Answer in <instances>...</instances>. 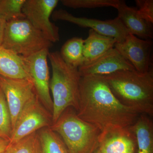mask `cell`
Instances as JSON below:
<instances>
[{
    "label": "cell",
    "mask_w": 153,
    "mask_h": 153,
    "mask_svg": "<svg viewBox=\"0 0 153 153\" xmlns=\"http://www.w3.org/2000/svg\"><path fill=\"white\" fill-rule=\"evenodd\" d=\"M50 127L61 137L69 153H93L98 149L101 131L80 118L73 108L65 110Z\"/></svg>",
    "instance_id": "277c9868"
},
{
    "label": "cell",
    "mask_w": 153,
    "mask_h": 153,
    "mask_svg": "<svg viewBox=\"0 0 153 153\" xmlns=\"http://www.w3.org/2000/svg\"><path fill=\"white\" fill-rule=\"evenodd\" d=\"M48 57L52 68L49 88L52 95L53 124L68 108H73L76 111L78 110L81 77L78 68L66 63L60 52H49Z\"/></svg>",
    "instance_id": "3957f363"
},
{
    "label": "cell",
    "mask_w": 153,
    "mask_h": 153,
    "mask_svg": "<svg viewBox=\"0 0 153 153\" xmlns=\"http://www.w3.org/2000/svg\"><path fill=\"white\" fill-rule=\"evenodd\" d=\"M0 76L11 79H29L22 57L0 46Z\"/></svg>",
    "instance_id": "e0dca14e"
},
{
    "label": "cell",
    "mask_w": 153,
    "mask_h": 153,
    "mask_svg": "<svg viewBox=\"0 0 153 153\" xmlns=\"http://www.w3.org/2000/svg\"><path fill=\"white\" fill-rule=\"evenodd\" d=\"M93 153H102L101 152H100V151L98 149H97L95 151V152H94Z\"/></svg>",
    "instance_id": "4316f807"
},
{
    "label": "cell",
    "mask_w": 153,
    "mask_h": 153,
    "mask_svg": "<svg viewBox=\"0 0 153 153\" xmlns=\"http://www.w3.org/2000/svg\"><path fill=\"white\" fill-rule=\"evenodd\" d=\"M116 9L118 11L117 17L128 34L145 40H151L153 38L152 24L143 19L137 8L129 7L124 1H120Z\"/></svg>",
    "instance_id": "5bb4252c"
},
{
    "label": "cell",
    "mask_w": 153,
    "mask_h": 153,
    "mask_svg": "<svg viewBox=\"0 0 153 153\" xmlns=\"http://www.w3.org/2000/svg\"><path fill=\"white\" fill-rule=\"evenodd\" d=\"M6 23L4 20L0 18V46L2 44Z\"/></svg>",
    "instance_id": "d4e9b609"
},
{
    "label": "cell",
    "mask_w": 153,
    "mask_h": 153,
    "mask_svg": "<svg viewBox=\"0 0 153 153\" xmlns=\"http://www.w3.org/2000/svg\"><path fill=\"white\" fill-rule=\"evenodd\" d=\"M26 0H0V18L6 22L25 18L22 8Z\"/></svg>",
    "instance_id": "44dd1931"
},
{
    "label": "cell",
    "mask_w": 153,
    "mask_h": 153,
    "mask_svg": "<svg viewBox=\"0 0 153 153\" xmlns=\"http://www.w3.org/2000/svg\"><path fill=\"white\" fill-rule=\"evenodd\" d=\"M10 145V141L8 140L0 138V153L4 152Z\"/></svg>",
    "instance_id": "484cf974"
},
{
    "label": "cell",
    "mask_w": 153,
    "mask_h": 153,
    "mask_svg": "<svg viewBox=\"0 0 153 153\" xmlns=\"http://www.w3.org/2000/svg\"><path fill=\"white\" fill-rule=\"evenodd\" d=\"M59 1L58 0H26L22 8L25 18L52 43L60 40L59 28L50 20Z\"/></svg>",
    "instance_id": "52a82bcc"
},
{
    "label": "cell",
    "mask_w": 153,
    "mask_h": 153,
    "mask_svg": "<svg viewBox=\"0 0 153 153\" xmlns=\"http://www.w3.org/2000/svg\"><path fill=\"white\" fill-rule=\"evenodd\" d=\"M153 42L129 34L121 42H116L114 47L121 55L140 73L148 72L151 68Z\"/></svg>",
    "instance_id": "8fae6325"
},
{
    "label": "cell",
    "mask_w": 153,
    "mask_h": 153,
    "mask_svg": "<svg viewBox=\"0 0 153 153\" xmlns=\"http://www.w3.org/2000/svg\"><path fill=\"white\" fill-rule=\"evenodd\" d=\"M120 0H63V5L73 9H94L102 7H113L116 9Z\"/></svg>",
    "instance_id": "603a6c76"
},
{
    "label": "cell",
    "mask_w": 153,
    "mask_h": 153,
    "mask_svg": "<svg viewBox=\"0 0 153 153\" xmlns=\"http://www.w3.org/2000/svg\"><path fill=\"white\" fill-rule=\"evenodd\" d=\"M129 128L136 137L138 153H153V122L149 116L140 114Z\"/></svg>",
    "instance_id": "2e32d148"
},
{
    "label": "cell",
    "mask_w": 153,
    "mask_h": 153,
    "mask_svg": "<svg viewBox=\"0 0 153 153\" xmlns=\"http://www.w3.org/2000/svg\"><path fill=\"white\" fill-rule=\"evenodd\" d=\"M2 89L10 114L13 129L25 107L37 97L33 83L29 79H11L0 76Z\"/></svg>",
    "instance_id": "9c48e42d"
},
{
    "label": "cell",
    "mask_w": 153,
    "mask_h": 153,
    "mask_svg": "<svg viewBox=\"0 0 153 153\" xmlns=\"http://www.w3.org/2000/svg\"><path fill=\"white\" fill-rule=\"evenodd\" d=\"M84 42L82 38L74 37L63 44L60 53L66 63L78 68L83 65Z\"/></svg>",
    "instance_id": "ac0fdd59"
},
{
    "label": "cell",
    "mask_w": 153,
    "mask_h": 153,
    "mask_svg": "<svg viewBox=\"0 0 153 153\" xmlns=\"http://www.w3.org/2000/svg\"><path fill=\"white\" fill-rule=\"evenodd\" d=\"M80 76L108 75L122 70H135L114 47L93 62L78 67Z\"/></svg>",
    "instance_id": "7c38bea8"
},
{
    "label": "cell",
    "mask_w": 153,
    "mask_h": 153,
    "mask_svg": "<svg viewBox=\"0 0 153 153\" xmlns=\"http://www.w3.org/2000/svg\"><path fill=\"white\" fill-rule=\"evenodd\" d=\"M52 18L55 21H65L82 27L90 28L101 35L115 38L117 42L123 41L129 34L117 17L112 20L102 21L97 19L76 17L65 10L60 9L53 12Z\"/></svg>",
    "instance_id": "30bf717a"
},
{
    "label": "cell",
    "mask_w": 153,
    "mask_h": 153,
    "mask_svg": "<svg viewBox=\"0 0 153 153\" xmlns=\"http://www.w3.org/2000/svg\"><path fill=\"white\" fill-rule=\"evenodd\" d=\"M52 124V114L37 97L25 107L19 116L13 129L10 145Z\"/></svg>",
    "instance_id": "ba28073f"
},
{
    "label": "cell",
    "mask_w": 153,
    "mask_h": 153,
    "mask_svg": "<svg viewBox=\"0 0 153 153\" xmlns=\"http://www.w3.org/2000/svg\"><path fill=\"white\" fill-rule=\"evenodd\" d=\"M137 144L129 127L122 128L101 132L98 149L102 153H134Z\"/></svg>",
    "instance_id": "4fadbf2b"
},
{
    "label": "cell",
    "mask_w": 153,
    "mask_h": 153,
    "mask_svg": "<svg viewBox=\"0 0 153 153\" xmlns=\"http://www.w3.org/2000/svg\"><path fill=\"white\" fill-rule=\"evenodd\" d=\"M12 132L10 114L5 97L0 88V138L10 141Z\"/></svg>",
    "instance_id": "7402d4cb"
},
{
    "label": "cell",
    "mask_w": 153,
    "mask_h": 153,
    "mask_svg": "<svg viewBox=\"0 0 153 153\" xmlns=\"http://www.w3.org/2000/svg\"><path fill=\"white\" fill-rule=\"evenodd\" d=\"M120 102L139 114L153 115V71L122 70L102 76Z\"/></svg>",
    "instance_id": "7a4b0ae2"
},
{
    "label": "cell",
    "mask_w": 153,
    "mask_h": 153,
    "mask_svg": "<svg viewBox=\"0 0 153 153\" xmlns=\"http://www.w3.org/2000/svg\"><path fill=\"white\" fill-rule=\"evenodd\" d=\"M40 149L38 133L36 132L9 145L7 150L3 153H38Z\"/></svg>",
    "instance_id": "ffe728a7"
},
{
    "label": "cell",
    "mask_w": 153,
    "mask_h": 153,
    "mask_svg": "<svg viewBox=\"0 0 153 153\" xmlns=\"http://www.w3.org/2000/svg\"><path fill=\"white\" fill-rule=\"evenodd\" d=\"M117 41L90 29L83 44V64L86 65L98 59L114 47Z\"/></svg>",
    "instance_id": "9a60e30c"
},
{
    "label": "cell",
    "mask_w": 153,
    "mask_h": 153,
    "mask_svg": "<svg viewBox=\"0 0 153 153\" xmlns=\"http://www.w3.org/2000/svg\"><path fill=\"white\" fill-rule=\"evenodd\" d=\"M77 115L101 132L129 127L140 114L119 101L100 75L80 76Z\"/></svg>",
    "instance_id": "6da1fadb"
},
{
    "label": "cell",
    "mask_w": 153,
    "mask_h": 153,
    "mask_svg": "<svg viewBox=\"0 0 153 153\" xmlns=\"http://www.w3.org/2000/svg\"><path fill=\"white\" fill-rule=\"evenodd\" d=\"M41 153V149H40V151H39V153Z\"/></svg>",
    "instance_id": "83f0119b"
},
{
    "label": "cell",
    "mask_w": 153,
    "mask_h": 153,
    "mask_svg": "<svg viewBox=\"0 0 153 153\" xmlns=\"http://www.w3.org/2000/svg\"><path fill=\"white\" fill-rule=\"evenodd\" d=\"M52 45L26 18L6 23L1 46L21 57H28Z\"/></svg>",
    "instance_id": "5b68a950"
},
{
    "label": "cell",
    "mask_w": 153,
    "mask_h": 153,
    "mask_svg": "<svg viewBox=\"0 0 153 153\" xmlns=\"http://www.w3.org/2000/svg\"><path fill=\"white\" fill-rule=\"evenodd\" d=\"M137 10L140 15L146 21L153 23V0H136Z\"/></svg>",
    "instance_id": "cb8c5ba5"
},
{
    "label": "cell",
    "mask_w": 153,
    "mask_h": 153,
    "mask_svg": "<svg viewBox=\"0 0 153 153\" xmlns=\"http://www.w3.org/2000/svg\"><path fill=\"white\" fill-rule=\"evenodd\" d=\"M41 153H69L63 140L50 127L38 133Z\"/></svg>",
    "instance_id": "d6986e66"
},
{
    "label": "cell",
    "mask_w": 153,
    "mask_h": 153,
    "mask_svg": "<svg viewBox=\"0 0 153 153\" xmlns=\"http://www.w3.org/2000/svg\"><path fill=\"white\" fill-rule=\"evenodd\" d=\"M49 49H45L27 57H22L25 71L33 83L38 99L52 114L53 101L50 95L49 68L47 58Z\"/></svg>",
    "instance_id": "8992f818"
}]
</instances>
